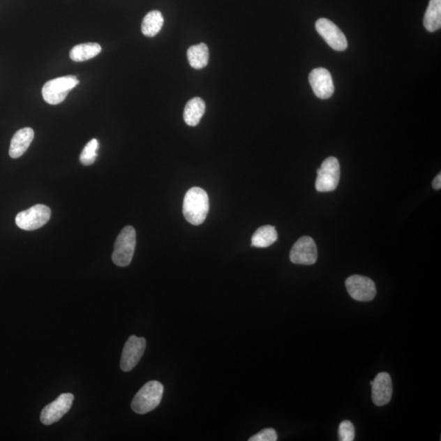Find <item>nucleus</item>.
Masks as SVG:
<instances>
[{"label": "nucleus", "instance_id": "2eb2a0df", "mask_svg": "<svg viewBox=\"0 0 441 441\" xmlns=\"http://www.w3.org/2000/svg\"><path fill=\"white\" fill-rule=\"evenodd\" d=\"M205 112V103L203 99L200 98H195L189 100L186 103L184 118L188 126L195 127L198 126L201 118L203 117Z\"/></svg>", "mask_w": 441, "mask_h": 441}, {"label": "nucleus", "instance_id": "5701e85b", "mask_svg": "<svg viewBox=\"0 0 441 441\" xmlns=\"http://www.w3.org/2000/svg\"><path fill=\"white\" fill-rule=\"evenodd\" d=\"M278 439L276 431L272 428H267L252 436L249 441H276Z\"/></svg>", "mask_w": 441, "mask_h": 441}, {"label": "nucleus", "instance_id": "6ab92c4d", "mask_svg": "<svg viewBox=\"0 0 441 441\" xmlns=\"http://www.w3.org/2000/svg\"><path fill=\"white\" fill-rule=\"evenodd\" d=\"M102 47L96 43H88V44H82L76 45L71 50L70 57L72 61L81 62L94 59L98 56Z\"/></svg>", "mask_w": 441, "mask_h": 441}, {"label": "nucleus", "instance_id": "f8f14e48", "mask_svg": "<svg viewBox=\"0 0 441 441\" xmlns=\"http://www.w3.org/2000/svg\"><path fill=\"white\" fill-rule=\"evenodd\" d=\"M309 82L316 97L320 99H328L334 93V85L332 75L328 70L316 68L311 72Z\"/></svg>", "mask_w": 441, "mask_h": 441}, {"label": "nucleus", "instance_id": "f257e3e1", "mask_svg": "<svg viewBox=\"0 0 441 441\" xmlns=\"http://www.w3.org/2000/svg\"><path fill=\"white\" fill-rule=\"evenodd\" d=\"M182 211L186 220L190 224L195 226L202 224L209 211L207 193L202 188H190L185 195Z\"/></svg>", "mask_w": 441, "mask_h": 441}, {"label": "nucleus", "instance_id": "ddd939ff", "mask_svg": "<svg viewBox=\"0 0 441 441\" xmlns=\"http://www.w3.org/2000/svg\"><path fill=\"white\" fill-rule=\"evenodd\" d=\"M372 400L377 406H383L390 402L392 396V381L389 373L382 372L371 382Z\"/></svg>", "mask_w": 441, "mask_h": 441}, {"label": "nucleus", "instance_id": "aec40b11", "mask_svg": "<svg viewBox=\"0 0 441 441\" xmlns=\"http://www.w3.org/2000/svg\"><path fill=\"white\" fill-rule=\"evenodd\" d=\"M278 234L274 227L263 226L253 234L252 246L256 248H267L277 241Z\"/></svg>", "mask_w": 441, "mask_h": 441}, {"label": "nucleus", "instance_id": "412c9836", "mask_svg": "<svg viewBox=\"0 0 441 441\" xmlns=\"http://www.w3.org/2000/svg\"><path fill=\"white\" fill-rule=\"evenodd\" d=\"M99 143L97 139H92L87 145L85 146L84 151L80 155L81 164L85 166L92 165L98 157V150Z\"/></svg>", "mask_w": 441, "mask_h": 441}, {"label": "nucleus", "instance_id": "9b49d317", "mask_svg": "<svg viewBox=\"0 0 441 441\" xmlns=\"http://www.w3.org/2000/svg\"><path fill=\"white\" fill-rule=\"evenodd\" d=\"M146 346L145 338H137L133 335L128 339L123 349L121 361V368L124 372L131 371L133 368H135L145 352Z\"/></svg>", "mask_w": 441, "mask_h": 441}, {"label": "nucleus", "instance_id": "20e7f679", "mask_svg": "<svg viewBox=\"0 0 441 441\" xmlns=\"http://www.w3.org/2000/svg\"><path fill=\"white\" fill-rule=\"evenodd\" d=\"M80 81L74 75H67L47 81L42 89L43 98L50 105L64 102L70 91L77 86Z\"/></svg>", "mask_w": 441, "mask_h": 441}, {"label": "nucleus", "instance_id": "7ed1b4c3", "mask_svg": "<svg viewBox=\"0 0 441 441\" xmlns=\"http://www.w3.org/2000/svg\"><path fill=\"white\" fill-rule=\"evenodd\" d=\"M136 247V231L131 226L124 227L114 246L112 261L118 267L130 264Z\"/></svg>", "mask_w": 441, "mask_h": 441}, {"label": "nucleus", "instance_id": "9d476101", "mask_svg": "<svg viewBox=\"0 0 441 441\" xmlns=\"http://www.w3.org/2000/svg\"><path fill=\"white\" fill-rule=\"evenodd\" d=\"M318 252L313 238L304 237L297 241L290 252V260L294 264L313 265L317 260Z\"/></svg>", "mask_w": 441, "mask_h": 441}, {"label": "nucleus", "instance_id": "423d86ee", "mask_svg": "<svg viewBox=\"0 0 441 441\" xmlns=\"http://www.w3.org/2000/svg\"><path fill=\"white\" fill-rule=\"evenodd\" d=\"M51 209L44 204H36L33 207L19 213L16 217V224L25 231H35L49 222Z\"/></svg>", "mask_w": 441, "mask_h": 441}, {"label": "nucleus", "instance_id": "f03ea898", "mask_svg": "<svg viewBox=\"0 0 441 441\" xmlns=\"http://www.w3.org/2000/svg\"><path fill=\"white\" fill-rule=\"evenodd\" d=\"M163 393L164 387L160 382H148L134 396L131 403L132 410L138 414L149 413L160 404Z\"/></svg>", "mask_w": 441, "mask_h": 441}, {"label": "nucleus", "instance_id": "1a4fd4ad", "mask_svg": "<svg viewBox=\"0 0 441 441\" xmlns=\"http://www.w3.org/2000/svg\"><path fill=\"white\" fill-rule=\"evenodd\" d=\"M75 399L74 395L65 393L59 396L56 401L45 407L40 414L41 423L44 425H52L57 423L66 413H68Z\"/></svg>", "mask_w": 441, "mask_h": 441}, {"label": "nucleus", "instance_id": "4468645a", "mask_svg": "<svg viewBox=\"0 0 441 441\" xmlns=\"http://www.w3.org/2000/svg\"><path fill=\"white\" fill-rule=\"evenodd\" d=\"M35 137V133L31 128H24L14 134L9 149V156L13 159H17L27 151Z\"/></svg>", "mask_w": 441, "mask_h": 441}, {"label": "nucleus", "instance_id": "a211bd4d", "mask_svg": "<svg viewBox=\"0 0 441 441\" xmlns=\"http://www.w3.org/2000/svg\"><path fill=\"white\" fill-rule=\"evenodd\" d=\"M164 25V17L160 11L154 10L147 13L142 24V31L144 36L154 37L159 33Z\"/></svg>", "mask_w": 441, "mask_h": 441}, {"label": "nucleus", "instance_id": "b1692460", "mask_svg": "<svg viewBox=\"0 0 441 441\" xmlns=\"http://www.w3.org/2000/svg\"><path fill=\"white\" fill-rule=\"evenodd\" d=\"M433 186L435 190H440L441 188V174H439L435 177L433 182Z\"/></svg>", "mask_w": 441, "mask_h": 441}, {"label": "nucleus", "instance_id": "39448f33", "mask_svg": "<svg viewBox=\"0 0 441 441\" xmlns=\"http://www.w3.org/2000/svg\"><path fill=\"white\" fill-rule=\"evenodd\" d=\"M340 165L337 158L329 157L317 170L315 189L319 193H329L336 190L340 181Z\"/></svg>", "mask_w": 441, "mask_h": 441}, {"label": "nucleus", "instance_id": "f3484780", "mask_svg": "<svg viewBox=\"0 0 441 441\" xmlns=\"http://www.w3.org/2000/svg\"><path fill=\"white\" fill-rule=\"evenodd\" d=\"M188 59L193 68L196 70L204 68L208 65L209 59L208 46L201 43L200 45L190 47L188 50Z\"/></svg>", "mask_w": 441, "mask_h": 441}, {"label": "nucleus", "instance_id": "4be33fe9", "mask_svg": "<svg viewBox=\"0 0 441 441\" xmlns=\"http://www.w3.org/2000/svg\"><path fill=\"white\" fill-rule=\"evenodd\" d=\"M339 440L341 441H352L354 439V428L350 421H343L339 426Z\"/></svg>", "mask_w": 441, "mask_h": 441}, {"label": "nucleus", "instance_id": "6e6552de", "mask_svg": "<svg viewBox=\"0 0 441 441\" xmlns=\"http://www.w3.org/2000/svg\"><path fill=\"white\" fill-rule=\"evenodd\" d=\"M316 31L327 44L336 51L347 49V40L343 32L335 24L326 18H320L315 23Z\"/></svg>", "mask_w": 441, "mask_h": 441}, {"label": "nucleus", "instance_id": "dca6fc26", "mask_svg": "<svg viewBox=\"0 0 441 441\" xmlns=\"http://www.w3.org/2000/svg\"><path fill=\"white\" fill-rule=\"evenodd\" d=\"M424 26L429 32L440 30L441 27V0H430L424 16Z\"/></svg>", "mask_w": 441, "mask_h": 441}, {"label": "nucleus", "instance_id": "0eeeda50", "mask_svg": "<svg viewBox=\"0 0 441 441\" xmlns=\"http://www.w3.org/2000/svg\"><path fill=\"white\" fill-rule=\"evenodd\" d=\"M345 285L350 296L354 300L370 301L375 298V284L370 278L354 275L347 278Z\"/></svg>", "mask_w": 441, "mask_h": 441}]
</instances>
